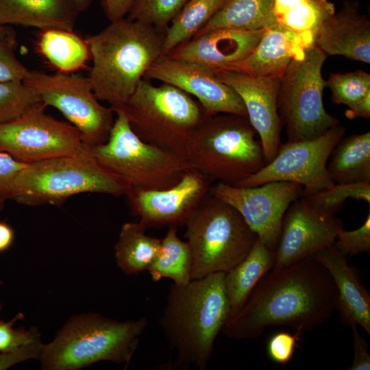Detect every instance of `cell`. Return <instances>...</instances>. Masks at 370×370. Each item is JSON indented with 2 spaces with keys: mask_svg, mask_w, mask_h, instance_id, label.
Returning <instances> with one entry per match:
<instances>
[{
  "mask_svg": "<svg viewBox=\"0 0 370 370\" xmlns=\"http://www.w3.org/2000/svg\"><path fill=\"white\" fill-rule=\"evenodd\" d=\"M337 301L330 273L308 257L267 272L222 332L248 340L258 338L267 327L286 326L301 335L330 319Z\"/></svg>",
  "mask_w": 370,
  "mask_h": 370,
  "instance_id": "cell-1",
  "label": "cell"
},
{
  "mask_svg": "<svg viewBox=\"0 0 370 370\" xmlns=\"http://www.w3.org/2000/svg\"><path fill=\"white\" fill-rule=\"evenodd\" d=\"M123 18L85 39L92 66L88 75L99 101L121 108L150 67L163 56L165 32Z\"/></svg>",
  "mask_w": 370,
  "mask_h": 370,
  "instance_id": "cell-2",
  "label": "cell"
},
{
  "mask_svg": "<svg viewBox=\"0 0 370 370\" xmlns=\"http://www.w3.org/2000/svg\"><path fill=\"white\" fill-rule=\"evenodd\" d=\"M224 276L212 273L171 286L161 325L177 365L206 369L217 336L230 318Z\"/></svg>",
  "mask_w": 370,
  "mask_h": 370,
  "instance_id": "cell-3",
  "label": "cell"
},
{
  "mask_svg": "<svg viewBox=\"0 0 370 370\" xmlns=\"http://www.w3.org/2000/svg\"><path fill=\"white\" fill-rule=\"evenodd\" d=\"M130 187L103 166L90 147L78 152L26 164L16 175L11 199L26 206L62 204L84 193L126 195Z\"/></svg>",
  "mask_w": 370,
  "mask_h": 370,
  "instance_id": "cell-4",
  "label": "cell"
},
{
  "mask_svg": "<svg viewBox=\"0 0 370 370\" xmlns=\"http://www.w3.org/2000/svg\"><path fill=\"white\" fill-rule=\"evenodd\" d=\"M147 324L145 317L119 321L95 313L74 317L53 341L43 345L41 367L76 370L99 361L127 366Z\"/></svg>",
  "mask_w": 370,
  "mask_h": 370,
  "instance_id": "cell-5",
  "label": "cell"
},
{
  "mask_svg": "<svg viewBox=\"0 0 370 370\" xmlns=\"http://www.w3.org/2000/svg\"><path fill=\"white\" fill-rule=\"evenodd\" d=\"M257 134L246 116H205L185 156L190 168L209 180L235 186L267 163Z\"/></svg>",
  "mask_w": 370,
  "mask_h": 370,
  "instance_id": "cell-6",
  "label": "cell"
},
{
  "mask_svg": "<svg viewBox=\"0 0 370 370\" xmlns=\"http://www.w3.org/2000/svg\"><path fill=\"white\" fill-rule=\"evenodd\" d=\"M116 110L125 114L132 129L143 140L184 156L193 133L206 116L199 102L186 92L166 83L154 86L145 77Z\"/></svg>",
  "mask_w": 370,
  "mask_h": 370,
  "instance_id": "cell-7",
  "label": "cell"
},
{
  "mask_svg": "<svg viewBox=\"0 0 370 370\" xmlns=\"http://www.w3.org/2000/svg\"><path fill=\"white\" fill-rule=\"evenodd\" d=\"M191 280L226 273L249 254L257 234L230 204L210 194L185 224Z\"/></svg>",
  "mask_w": 370,
  "mask_h": 370,
  "instance_id": "cell-8",
  "label": "cell"
},
{
  "mask_svg": "<svg viewBox=\"0 0 370 370\" xmlns=\"http://www.w3.org/2000/svg\"><path fill=\"white\" fill-rule=\"evenodd\" d=\"M114 114L108 140L90 148L97 160L130 188L166 189L190 169L185 156L143 140L123 112L116 110Z\"/></svg>",
  "mask_w": 370,
  "mask_h": 370,
  "instance_id": "cell-9",
  "label": "cell"
},
{
  "mask_svg": "<svg viewBox=\"0 0 370 370\" xmlns=\"http://www.w3.org/2000/svg\"><path fill=\"white\" fill-rule=\"evenodd\" d=\"M325 53L316 45L293 60L280 78L278 110L286 125L288 141L317 137L339 124L323 102L326 82L321 74Z\"/></svg>",
  "mask_w": 370,
  "mask_h": 370,
  "instance_id": "cell-10",
  "label": "cell"
},
{
  "mask_svg": "<svg viewBox=\"0 0 370 370\" xmlns=\"http://www.w3.org/2000/svg\"><path fill=\"white\" fill-rule=\"evenodd\" d=\"M23 82L36 92L46 106L58 109L79 130L85 145L90 147L108 140L114 112L99 102L88 77L29 70Z\"/></svg>",
  "mask_w": 370,
  "mask_h": 370,
  "instance_id": "cell-11",
  "label": "cell"
},
{
  "mask_svg": "<svg viewBox=\"0 0 370 370\" xmlns=\"http://www.w3.org/2000/svg\"><path fill=\"white\" fill-rule=\"evenodd\" d=\"M345 131L338 124L314 138L280 144L270 162L235 186L252 187L272 182H291L303 186L304 197L331 188L334 183L327 164Z\"/></svg>",
  "mask_w": 370,
  "mask_h": 370,
  "instance_id": "cell-12",
  "label": "cell"
},
{
  "mask_svg": "<svg viewBox=\"0 0 370 370\" xmlns=\"http://www.w3.org/2000/svg\"><path fill=\"white\" fill-rule=\"evenodd\" d=\"M41 101L9 121L0 123V151L30 164L80 151L79 130L45 112Z\"/></svg>",
  "mask_w": 370,
  "mask_h": 370,
  "instance_id": "cell-13",
  "label": "cell"
},
{
  "mask_svg": "<svg viewBox=\"0 0 370 370\" xmlns=\"http://www.w3.org/2000/svg\"><path fill=\"white\" fill-rule=\"evenodd\" d=\"M303 190L302 186L291 182H272L252 187L218 182L211 187V194L235 208L272 250L276 249L286 211Z\"/></svg>",
  "mask_w": 370,
  "mask_h": 370,
  "instance_id": "cell-14",
  "label": "cell"
},
{
  "mask_svg": "<svg viewBox=\"0 0 370 370\" xmlns=\"http://www.w3.org/2000/svg\"><path fill=\"white\" fill-rule=\"evenodd\" d=\"M342 228L341 221L333 213L301 195L289 206L283 217L273 269L311 257L333 245Z\"/></svg>",
  "mask_w": 370,
  "mask_h": 370,
  "instance_id": "cell-15",
  "label": "cell"
},
{
  "mask_svg": "<svg viewBox=\"0 0 370 370\" xmlns=\"http://www.w3.org/2000/svg\"><path fill=\"white\" fill-rule=\"evenodd\" d=\"M210 180L192 168L163 190L130 188L125 195L131 213L148 227L177 226L186 221L211 194Z\"/></svg>",
  "mask_w": 370,
  "mask_h": 370,
  "instance_id": "cell-16",
  "label": "cell"
},
{
  "mask_svg": "<svg viewBox=\"0 0 370 370\" xmlns=\"http://www.w3.org/2000/svg\"><path fill=\"white\" fill-rule=\"evenodd\" d=\"M145 77L171 84L195 97L206 116L230 114L247 117L240 96L220 81L208 66L162 56Z\"/></svg>",
  "mask_w": 370,
  "mask_h": 370,
  "instance_id": "cell-17",
  "label": "cell"
},
{
  "mask_svg": "<svg viewBox=\"0 0 370 370\" xmlns=\"http://www.w3.org/2000/svg\"><path fill=\"white\" fill-rule=\"evenodd\" d=\"M214 71L219 79L241 98L247 119L260 137L267 162H270L281 144L282 120L278 110L280 78L254 77L229 70Z\"/></svg>",
  "mask_w": 370,
  "mask_h": 370,
  "instance_id": "cell-18",
  "label": "cell"
},
{
  "mask_svg": "<svg viewBox=\"0 0 370 370\" xmlns=\"http://www.w3.org/2000/svg\"><path fill=\"white\" fill-rule=\"evenodd\" d=\"M313 45L312 33L295 32L276 23L264 30L259 42L245 58L217 70L281 78L290 62L304 57L306 50Z\"/></svg>",
  "mask_w": 370,
  "mask_h": 370,
  "instance_id": "cell-19",
  "label": "cell"
},
{
  "mask_svg": "<svg viewBox=\"0 0 370 370\" xmlns=\"http://www.w3.org/2000/svg\"><path fill=\"white\" fill-rule=\"evenodd\" d=\"M264 30L212 29L195 36L164 56L220 69L245 58L259 42Z\"/></svg>",
  "mask_w": 370,
  "mask_h": 370,
  "instance_id": "cell-20",
  "label": "cell"
},
{
  "mask_svg": "<svg viewBox=\"0 0 370 370\" xmlns=\"http://www.w3.org/2000/svg\"><path fill=\"white\" fill-rule=\"evenodd\" d=\"M312 257L330 273L338 292L337 308L343 324L360 325L370 334V294L348 265L346 256L331 245Z\"/></svg>",
  "mask_w": 370,
  "mask_h": 370,
  "instance_id": "cell-21",
  "label": "cell"
},
{
  "mask_svg": "<svg viewBox=\"0 0 370 370\" xmlns=\"http://www.w3.org/2000/svg\"><path fill=\"white\" fill-rule=\"evenodd\" d=\"M325 53L370 62V23L356 7L345 6L328 18L314 37Z\"/></svg>",
  "mask_w": 370,
  "mask_h": 370,
  "instance_id": "cell-22",
  "label": "cell"
},
{
  "mask_svg": "<svg viewBox=\"0 0 370 370\" xmlns=\"http://www.w3.org/2000/svg\"><path fill=\"white\" fill-rule=\"evenodd\" d=\"M79 12L70 0H0V24L73 32Z\"/></svg>",
  "mask_w": 370,
  "mask_h": 370,
  "instance_id": "cell-23",
  "label": "cell"
},
{
  "mask_svg": "<svg viewBox=\"0 0 370 370\" xmlns=\"http://www.w3.org/2000/svg\"><path fill=\"white\" fill-rule=\"evenodd\" d=\"M275 250L258 237L249 254L225 273L224 286L230 308V318L244 306L262 278L273 267ZM229 321V320H228Z\"/></svg>",
  "mask_w": 370,
  "mask_h": 370,
  "instance_id": "cell-24",
  "label": "cell"
},
{
  "mask_svg": "<svg viewBox=\"0 0 370 370\" xmlns=\"http://www.w3.org/2000/svg\"><path fill=\"white\" fill-rule=\"evenodd\" d=\"M274 4L275 0H225L196 35L220 28L265 29L277 23Z\"/></svg>",
  "mask_w": 370,
  "mask_h": 370,
  "instance_id": "cell-25",
  "label": "cell"
},
{
  "mask_svg": "<svg viewBox=\"0 0 370 370\" xmlns=\"http://www.w3.org/2000/svg\"><path fill=\"white\" fill-rule=\"evenodd\" d=\"M327 164L334 184L370 182V132L341 138Z\"/></svg>",
  "mask_w": 370,
  "mask_h": 370,
  "instance_id": "cell-26",
  "label": "cell"
},
{
  "mask_svg": "<svg viewBox=\"0 0 370 370\" xmlns=\"http://www.w3.org/2000/svg\"><path fill=\"white\" fill-rule=\"evenodd\" d=\"M141 223L123 224L114 247L119 267L127 275L148 270L158 255L162 239L147 235Z\"/></svg>",
  "mask_w": 370,
  "mask_h": 370,
  "instance_id": "cell-27",
  "label": "cell"
},
{
  "mask_svg": "<svg viewBox=\"0 0 370 370\" xmlns=\"http://www.w3.org/2000/svg\"><path fill=\"white\" fill-rule=\"evenodd\" d=\"M37 46L40 53L60 72L73 73L84 67L90 57L86 40L73 31L43 30Z\"/></svg>",
  "mask_w": 370,
  "mask_h": 370,
  "instance_id": "cell-28",
  "label": "cell"
},
{
  "mask_svg": "<svg viewBox=\"0 0 370 370\" xmlns=\"http://www.w3.org/2000/svg\"><path fill=\"white\" fill-rule=\"evenodd\" d=\"M192 258L186 241L177 234V226H169L162 239L160 252L148 269L153 281L169 278L176 285H185L191 281Z\"/></svg>",
  "mask_w": 370,
  "mask_h": 370,
  "instance_id": "cell-29",
  "label": "cell"
},
{
  "mask_svg": "<svg viewBox=\"0 0 370 370\" xmlns=\"http://www.w3.org/2000/svg\"><path fill=\"white\" fill-rule=\"evenodd\" d=\"M225 0H188L166 29L163 56L193 38Z\"/></svg>",
  "mask_w": 370,
  "mask_h": 370,
  "instance_id": "cell-30",
  "label": "cell"
},
{
  "mask_svg": "<svg viewBox=\"0 0 370 370\" xmlns=\"http://www.w3.org/2000/svg\"><path fill=\"white\" fill-rule=\"evenodd\" d=\"M335 12V6L329 0H302L276 21L291 31L311 32L315 37L322 23Z\"/></svg>",
  "mask_w": 370,
  "mask_h": 370,
  "instance_id": "cell-31",
  "label": "cell"
},
{
  "mask_svg": "<svg viewBox=\"0 0 370 370\" xmlns=\"http://www.w3.org/2000/svg\"><path fill=\"white\" fill-rule=\"evenodd\" d=\"M326 86L331 90L333 102L346 105L349 109L370 95V75L361 70L332 73Z\"/></svg>",
  "mask_w": 370,
  "mask_h": 370,
  "instance_id": "cell-32",
  "label": "cell"
},
{
  "mask_svg": "<svg viewBox=\"0 0 370 370\" xmlns=\"http://www.w3.org/2000/svg\"><path fill=\"white\" fill-rule=\"evenodd\" d=\"M188 0H135L127 18L166 29Z\"/></svg>",
  "mask_w": 370,
  "mask_h": 370,
  "instance_id": "cell-33",
  "label": "cell"
},
{
  "mask_svg": "<svg viewBox=\"0 0 370 370\" xmlns=\"http://www.w3.org/2000/svg\"><path fill=\"white\" fill-rule=\"evenodd\" d=\"M305 197L314 205L334 214L347 199L363 200L369 204L370 182L334 184L331 188Z\"/></svg>",
  "mask_w": 370,
  "mask_h": 370,
  "instance_id": "cell-34",
  "label": "cell"
},
{
  "mask_svg": "<svg viewBox=\"0 0 370 370\" xmlns=\"http://www.w3.org/2000/svg\"><path fill=\"white\" fill-rule=\"evenodd\" d=\"M38 101L36 92L23 82H0V123L16 117Z\"/></svg>",
  "mask_w": 370,
  "mask_h": 370,
  "instance_id": "cell-35",
  "label": "cell"
},
{
  "mask_svg": "<svg viewBox=\"0 0 370 370\" xmlns=\"http://www.w3.org/2000/svg\"><path fill=\"white\" fill-rule=\"evenodd\" d=\"M334 246L343 255L355 256L370 251V213L363 224L352 231L340 230Z\"/></svg>",
  "mask_w": 370,
  "mask_h": 370,
  "instance_id": "cell-36",
  "label": "cell"
},
{
  "mask_svg": "<svg viewBox=\"0 0 370 370\" xmlns=\"http://www.w3.org/2000/svg\"><path fill=\"white\" fill-rule=\"evenodd\" d=\"M22 318L23 315L19 313L10 321H0V352L16 349L40 336L35 328L26 330L13 327L14 323Z\"/></svg>",
  "mask_w": 370,
  "mask_h": 370,
  "instance_id": "cell-37",
  "label": "cell"
},
{
  "mask_svg": "<svg viewBox=\"0 0 370 370\" xmlns=\"http://www.w3.org/2000/svg\"><path fill=\"white\" fill-rule=\"evenodd\" d=\"M15 39L0 40V82H23L29 69L14 53Z\"/></svg>",
  "mask_w": 370,
  "mask_h": 370,
  "instance_id": "cell-38",
  "label": "cell"
},
{
  "mask_svg": "<svg viewBox=\"0 0 370 370\" xmlns=\"http://www.w3.org/2000/svg\"><path fill=\"white\" fill-rule=\"evenodd\" d=\"M301 335L288 332H278L273 334L268 341L267 350L269 357L273 362L285 365L288 362L294 354L297 342Z\"/></svg>",
  "mask_w": 370,
  "mask_h": 370,
  "instance_id": "cell-39",
  "label": "cell"
},
{
  "mask_svg": "<svg viewBox=\"0 0 370 370\" xmlns=\"http://www.w3.org/2000/svg\"><path fill=\"white\" fill-rule=\"evenodd\" d=\"M26 164L10 154L0 151V199H11L14 180Z\"/></svg>",
  "mask_w": 370,
  "mask_h": 370,
  "instance_id": "cell-40",
  "label": "cell"
},
{
  "mask_svg": "<svg viewBox=\"0 0 370 370\" xmlns=\"http://www.w3.org/2000/svg\"><path fill=\"white\" fill-rule=\"evenodd\" d=\"M43 344L40 336L29 343L16 349L0 352V370L7 369L13 365L32 358L39 359Z\"/></svg>",
  "mask_w": 370,
  "mask_h": 370,
  "instance_id": "cell-41",
  "label": "cell"
},
{
  "mask_svg": "<svg viewBox=\"0 0 370 370\" xmlns=\"http://www.w3.org/2000/svg\"><path fill=\"white\" fill-rule=\"evenodd\" d=\"M354 337V355L350 370H369L370 355L364 337L360 334L356 325L351 327Z\"/></svg>",
  "mask_w": 370,
  "mask_h": 370,
  "instance_id": "cell-42",
  "label": "cell"
},
{
  "mask_svg": "<svg viewBox=\"0 0 370 370\" xmlns=\"http://www.w3.org/2000/svg\"><path fill=\"white\" fill-rule=\"evenodd\" d=\"M135 0H102L103 10L110 22L125 18Z\"/></svg>",
  "mask_w": 370,
  "mask_h": 370,
  "instance_id": "cell-43",
  "label": "cell"
},
{
  "mask_svg": "<svg viewBox=\"0 0 370 370\" xmlns=\"http://www.w3.org/2000/svg\"><path fill=\"white\" fill-rule=\"evenodd\" d=\"M345 116L350 119L370 117V95L367 96L354 107L346 110Z\"/></svg>",
  "mask_w": 370,
  "mask_h": 370,
  "instance_id": "cell-44",
  "label": "cell"
},
{
  "mask_svg": "<svg viewBox=\"0 0 370 370\" xmlns=\"http://www.w3.org/2000/svg\"><path fill=\"white\" fill-rule=\"evenodd\" d=\"M14 232L10 225L0 221V252L7 250L12 244Z\"/></svg>",
  "mask_w": 370,
  "mask_h": 370,
  "instance_id": "cell-45",
  "label": "cell"
},
{
  "mask_svg": "<svg viewBox=\"0 0 370 370\" xmlns=\"http://www.w3.org/2000/svg\"><path fill=\"white\" fill-rule=\"evenodd\" d=\"M301 1L302 0H275L274 13L276 19Z\"/></svg>",
  "mask_w": 370,
  "mask_h": 370,
  "instance_id": "cell-46",
  "label": "cell"
},
{
  "mask_svg": "<svg viewBox=\"0 0 370 370\" xmlns=\"http://www.w3.org/2000/svg\"><path fill=\"white\" fill-rule=\"evenodd\" d=\"M77 10L80 12L86 10L90 5L92 0H70Z\"/></svg>",
  "mask_w": 370,
  "mask_h": 370,
  "instance_id": "cell-47",
  "label": "cell"
},
{
  "mask_svg": "<svg viewBox=\"0 0 370 370\" xmlns=\"http://www.w3.org/2000/svg\"><path fill=\"white\" fill-rule=\"evenodd\" d=\"M14 36L13 31L11 29L0 24V40H8Z\"/></svg>",
  "mask_w": 370,
  "mask_h": 370,
  "instance_id": "cell-48",
  "label": "cell"
},
{
  "mask_svg": "<svg viewBox=\"0 0 370 370\" xmlns=\"http://www.w3.org/2000/svg\"><path fill=\"white\" fill-rule=\"evenodd\" d=\"M5 200L0 199V210L3 209Z\"/></svg>",
  "mask_w": 370,
  "mask_h": 370,
  "instance_id": "cell-49",
  "label": "cell"
},
{
  "mask_svg": "<svg viewBox=\"0 0 370 370\" xmlns=\"http://www.w3.org/2000/svg\"><path fill=\"white\" fill-rule=\"evenodd\" d=\"M3 284V281L0 280V284Z\"/></svg>",
  "mask_w": 370,
  "mask_h": 370,
  "instance_id": "cell-50",
  "label": "cell"
},
{
  "mask_svg": "<svg viewBox=\"0 0 370 370\" xmlns=\"http://www.w3.org/2000/svg\"><path fill=\"white\" fill-rule=\"evenodd\" d=\"M1 308H2V306L0 304V311H1Z\"/></svg>",
  "mask_w": 370,
  "mask_h": 370,
  "instance_id": "cell-51",
  "label": "cell"
}]
</instances>
